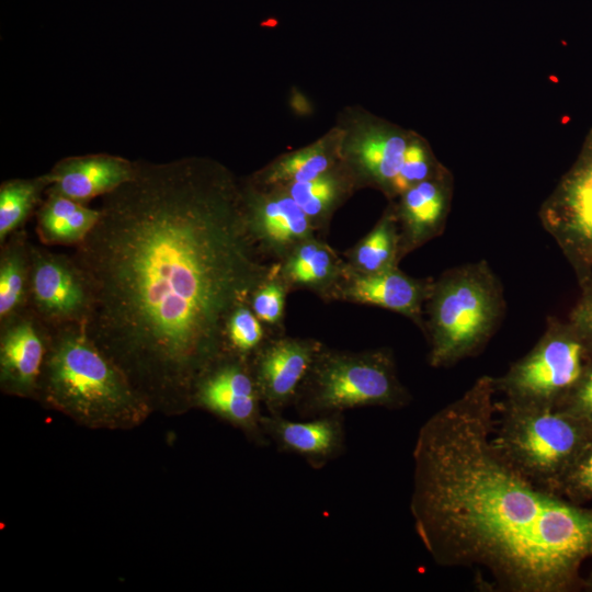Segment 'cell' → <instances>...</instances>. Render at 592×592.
<instances>
[{
  "mask_svg": "<svg viewBox=\"0 0 592 592\" xmlns=\"http://www.w3.org/2000/svg\"><path fill=\"white\" fill-rule=\"evenodd\" d=\"M262 429L281 453L294 454L314 469H321L346 449L344 413H332L301 421L283 414H263Z\"/></svg>",
  "mask_w": 592,
  "mask_h": 592,
  "instance_id": "2e32d148",
  "label": "cell"
},
{
  "mask_svg": "<svg viewBox=\"0 0 592 592\" xmlns=\"http://www.w3.org/2000/svg\"><path fill=\"white\" fill-rule=\"evenodd\" d=\"M35 214L36 231L43 243L77 246L98 221L100 208L47 190Z\"/></svg>",
  "mask_w": 592,
  "mask_h": 592,
  "instance_id": "7402d4cb",
  "label": "cell"
},
{
  "mask_svg": "<svg viewBox=\"0 0 592 592\" xmlns=\"http://www.w3.org/2000/svg\"><path fill=\"white\" fill-rule=\"evenodd\" d=\"M325 344L312 338L270 335L251 358L260 399L269 414L293 407L298 388Z\"/></svg>",
  "mask_w": 592,
  "mask_h": 592,
  "instance_id": "4fadbf2b",
  "label": "cell"
},
{
  "mask_svg": "<svg viewBox=\"0 0 592 592\" xmlns=\"http://www.w3.org/2000/svg\"><path fill=\"white\" fill-rule=\"evenodd\" d=\"M411 400L390 349L349 351L323 345L293 407L299 418L309 419L366 407L401 409Z\"/></svg>",
  "mask_w": 592,
  "mask_h": 592,
  "instance_id": "5b68a950",
  "label": "cell"
},
{
  "mask_svg": "<svg viewBox=\"0 0 592 592\" xmlns=\"http://www.w3.org/2000/svg\"><path fill=\"white\" fill-rule=\"evenodd\" d=\"M241 182L249 234L267 259L281 263L300 243L318 236L285 189Z\"/></svg>",
  "mask_w": 592,
  "mask_h": 592,
  "instance_id": "8fae6325",
  "label": "cell"
},
{
  "mask_svg": "<svg viewBox=\"0 0 592 592\" xmlns=\"http://www.w3.org/2000/svg\"><path fill=\"white\" fill-rule=\"evenodd\" d=\"M505 310L499 277L482 260L444 271L432 280L423 311L431 367H449L478 354Z\"/></svg>",
  "mask_w": 592,
  "mask_h": 592,
  "instance_id": "277c9868",
  "label": "cell"
},
{
  "mask_svg": "<svg viewBox=\"0 0 592 592\" xmlns=\"http://www.w3.org/2000/svg\"><path fill=\"white\" fill-rule=\"evenodd\" d=\"M402 259L394 201L373 229L344 252L346 265L360 273H375L398 266Z\"/></svg>",
  "mask_w": 592,
  "mask_h": 592,
  "instance_id": "603a6c76",
  "label": "cell"
},
{
  "mask_svg": "<svg viewBox=\"0 0 592 592\" xmlns=\"http://www.w3.org/2000/svg\"><path fill=\"white\" fill-rule=\"evenodd\" d=\"M345 264L322 237L316 236L300 243L281 262L280 276L288 291L307 289L323 298Z\"/></svg>",
  "mask_w": 592,
  "mask_h": 592,
  "instance_id": "ffe728a7",
  "label": "cell"
},
{
  "mask_svg": "<svg viewBox=\"0 0 592 592\" xmlns=\"http://www.w3.org/2000/svg\"><path fill=\"white\" fill-rule=\"evenodd\" d=\"M343 129L341 159L360 189L373 187L389 201L392 184L414 132L403 129L367 110L348 106L338 116Z\"/></svg>",
  "mask_w": 592,
  "mask_h": 592,
  "instance_id": "ba28073f",
  "label": "cell"
},
{
  "mask_svg": "<svg viewBox=\"0 0 592 592\" xmlns=\"http://www.w3.org/2000/svg\"><path fill=\"white\" fill-rule=\"evenodd\" d=\"M398 198L394 203L403 258L442 234L451 202V178L447 170L442 167L434 175L411 186Z\"/></svg>",
  "mask_w": 592,
  "mask_h": 592,
  "instance_id": "e0dca14e",
  "label": "cell"
},
{
  "mask_svg": "<svg viewBox=\"0 0 592 592\" xmlns=\"http://www.w3.org/2000/svg\"><path fill=\"white\" fill-rule=\"evenodd\" d=\"M583 588H585V590L588 591H592V574L588 577L587 579H584Z\"/></svg>",
  "mask_w": 592,
  "mask_h": 592,
  "instance_id": "1f68e13d",
  "label": "cell"
},
{
  "mask_svg": "<svg viewBox=\"0 0 592 592\" xmlns=\"http://www.w3.org/2000/svg\"><path fill=\"white\" fill-rule=\"evenodd\" d=\"M555 409L592 426V361L588 363L580 379Z\"/></svg>",
  "mask_w": 592,
  "mask_h": 592,
  "instance_id": "f546056e",
  "label": "cell"
},
{
  "mask_svg": "<svg viewBox=\"0 0 592 592\" xmlns=\"http://www.w3.org/2000/svg\"><path fill=\"white\" fill-rule=\"evenodd\" d=\"M431 283V278L411 277L398 266L360 273L345 264L342 274L322 299L382 307L409 318L422 330L424 304Z\"/></svg>",
  "mask_w": 592,
  "mask_h": 592,
  "instance_id": "5bb4252c",
  "label": "cell"
},
{
  "mask_svg": "<svg viewBox=\"0 0 592 592\" xmlns=\"http://www.w3.org/2000/svg\"><path fill=\"white\" fill-rule=\"evenodd\" d=\"M0 325L1 386L14 395H31L38 387L49 329L29 307Z\"/></svg>",
  "mask_w": 592,
  "mask_h": 592,
  "instance_id": "9a60e30c",
  "label": "cell"
},
{
  "mask_svg": "<svg viewBox=\"0 0 592 592\" xmlns=\"http://www.w3.org/2000/svg\"><path fill=\"white\" fill-rule=\"evenodd\" d=\"M556 492L578 504L592 501V436L563 474Z\"/></svg>",
  "mask_w": 592,
  "mask_h": 592,
  "instance_id": "f1b7e54d",
  "label": "cell"
},
{
  "mask_svg": "<svg viewBox=\"0 0 592 592\" xmlns=\"http://www.w3.org/2000/svg\"><path fill=\"white\" fill-rule=\"evenodd\" d=\"M542 226L578 261L592 262V137L539 210Z\"/></svg>",
  "mask_w": 592,
  "mask_h": 592,
  "instance_id": "7c38bea8",
  "label": "cell"
},
{
  "mask_svg": "<svg viewBox=\"0 0 592 592\" xmlns=\"http://www.w3.org/2000/svg\"><path fill=\"white\" fill-rule=\"evenodd\" d=\"M137 171V162L109 153L71 156L57 161L45 173L49 191L87 203L105 196L126 182Z\"/></svg>",
  "mask_w": 592,
  "mask_h": 592,
  "instance_id": "ac0fdd59",
  "label": "cell"
},
{
  "mask_svg": "<svg viewBox=\"0 0 592 592\" xmlns=\"http://www.w3.org/2000/svg\"><path fill=\"white\" fill-rule=\"evenodd\" d=\"M30 283V241L20 229L1 243L0 321L27 307Z\"/></svg>",
  "mask_w": 592,
  "mask_h": 592,
  "instance_id": "cb8c5ba5",
  "label": "cell"
},
{
  "mask_svg": "<svg viewBox=\"0 0 592 592\" xmlns=\"http://www.w3.org/2000/svg\"><path fill=\"white\" fill-rule=\"evenodd\" d=\"M276 334L254 315L249 304L239 306L230 316L226 329L228 352L251 360L266 339Z\"/></svg>",
  "mask_w": 592,
  "mask_h": 592,
  "instance_id": "484cf974",
  "label": "cell"
},
{
  "mask_svg": "<svg viewBox=\"0 0 592 592\" xmlns=\"http://www.w3.org/2000/svg\"><path fill=\"white\" fill-rule=\"evenodd\" d=\"M49 184L42 174L32 179H10L0 185V243L22 229L27 218L36 213Z\"/></svg>",
  "mask_w": 592,
  "mask_h": 592,
  "instance_id": "d4e9b609",
  "label": "cell"
},
{
  "mask_svg": "<svg viewBox=\"0 0 592 592\" xmlns=\"http://www.w3.org/2000/svg\"><path fill=\"white\" fill-rule=\"evenodd\" d=\"M572 327L583 341L592 361V293L584 298L574 311Z\"/></svg>",
  "mask_w": 592,
  "mask_h": 592,
  "instance_id": "4dcf8cb0",
  "label": "cell"
},
{
  "mask_svg": "<svg viewBox=\"0 0 592 592\" xmlns=\"http://www.w3.org/2000/svg\"><path fill=\"white\" fill-rule=\"evenodd\" d=\"M343 129L335 124L315 141L277 156L247 180L261 187H285L307 182L341 162Z\"/></svg>",
  "mask_w": 592,
  "mask_h": 592,
  "instance_id": "d6986e66",
  "label": "cell"
},
{
  "mask_svg": "<svg viewBox=\"0 0 592 592\" xmlns=\"http://www.w3.org/2000/svg\"><path fill=\"white\" fill-rule=\"evenodd\" d=\"M441 168L442 166L435 160L429 144L414 133L395 178L391 201L398 198L411 186L431 178Z\"/></svg>",
  "mask_w": 592,
  "mask_h": 592,
  "instance_id": "4316f807",
  "label": "cell"
},
{
  "mask_svg": "<svg viewBox=\"0 0 592 592\" xmlns=\"http://www.w3.org/2000/svg\"><path fill=\"white\" fill-rule=\"evenodd\" d=\"M588 350L573 329L549 322L522 358L496 378L498 394L510 403L555 409L573 388L588 363Z\"/></svg>",
  "mask_w": 592,
  "mask_h": 592,
  "instance_id": "52a82bcc",
  "label": "cell"
},
{
  "mask_svg": "<svg viewBox=\"0 0 592 592\" xmlns=\"http://www.w3.org/2000/svg\"><path fill=\"white\" fill-rule=\"evenodd\" d=\"M304 210L318 236L323 238L334 213L360 186L342 162L318 178L283 187Z\"/></svg>",
  "mask_w": 592,
  "mask_h": 592,
  "instance_id": "44dd1931",
  "label": "cell"
},
{
  "mask_svg": "<svg viewBox=\"0 0 592 592\" xmlns=\"http://www.w3.org/2000/svg\"><path fill=\"white\" fill-rule=\"evenodd\" d=\"M90 301L86 276L72 255L30 242L27 307L48 328L86 323Z\"/></svg>",
  "mask_w": 592,
  "mask_h": 592,
  "instance_id": "9c48e42d",
  "label": "cell"
},
{
  "mask_svg": "<svg viewBox=\"0 0 592 592\" xmlns=\"http://www.w3.org/2000/svg\"><path fill=\"white\" fill-rule=\"evenodd\" d=\"M38 380L46 400L91 426H128L147 413V400L87 334L84 323L48 328Z\"/></svg>",
  "mask_w": 592,
  "mask_h": 592,
  "instance_id": "3957f363",
  "label": "cell"
},
{
  "mask_svg": "<svg viewBox=\"0 0 592 592\" xmlns=\"http://www.w3.org/2000/svg\"><path fill=\"white\" fill-rule=\"evenodd\" d=\"M288 292L278 272L259 286L250 299L254 315L274 333H284L283 318Z\"/></svg>",
  "mask_w": 592,
  "mask_h": 592,
  "instance_id": "83f0119b",
  "label": "cell"
},
{
  "mask_svg": "<svg viewBox=\"0 0 592 592\" xmlns=\"http://www.w3.org/2000/svg\"><path fill=\"white\" fill-rule=\"evenodd\" d=\"M496 377H479L432 414L413 448L410 511L434 562L488 576L504 592L583 588L592 557V506L516 471L492 443Z\"/></svg>",
  "mask_w": 592,
  "mask_h": 592,
  "instance_id": "7a4b0ae2",
  "label": "cell"
},
{
  "mask_svg": "<svg viewBox=\"0 0 592 592\" xmlns=\"http://www.w3.org/2000/svg\"><path fill=\"white\" fill-rule=\"evenodd\" d=\"M498 410L501 417L491 437L494 447L522 476L556 492L563 474L592 436V426L550 408L503 401Z\"/></svg>",
  "mask_w": 592,
  "mask_h": 592,
  "instance_id": "8992f818",
  "label": "cell"
},
{
  "mask_svg": "<svg viewBox=\"0 0 592 592\" xmlns=\"http://www.w3.org/2000/svg\"><path fill=\"white\" fill-rule=\"evenodd\" d=\"M250 361L226 354L200 378L192 399L241 429L258 446L265 447L271 443L262 429L263 405Z\"/></svg>",
  "mask_w": 592,
  "mask_h": 592,
  "instance_id": "30bf717a",
  "label": "cell"
},
{
  "mask_svg": "<svg viewBox=\"0 0 592 592\" xmlns=\"http://www.w3.org/2000/svg\"><path fill=\"white\" fill-rule=\"evenodd\" d=\"M89 338L148 391L193 397L228 354L232 312L280 272L249 234L242 182L206 157L137 162L75 246Z\"/></svg>",
  "mask_w": 592,
  "mask_h": 592,
  "instance_id": "6da1fadb",
  "label": "cell"
}]
</instances>
